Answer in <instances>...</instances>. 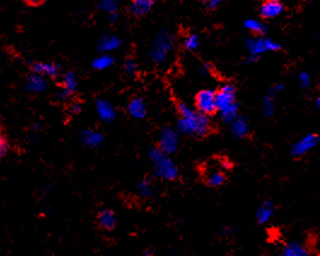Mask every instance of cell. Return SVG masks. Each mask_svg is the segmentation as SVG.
<instances>
[{"label": "cell", "mask_w": 320, "mask_h": 256, "mask_svg": "<svg viewBox=\"0 0 320 256\" xmlns=\"http://www.w3.org/2000/svg\"><path fill=\"white\" fill-rule=\"evenodd\" d=\"M127 113L130 114V116L136 118V120H142V118L145 117L146 114H148V109H146L144 99L140 97L131 99L130 103L127 104Z\"/></svg>", "instance_id": "14"}, {"label": "cell", "mask_w": 320, "mask_h": 256, "mask_svg": "<svg viewBox=\"0 0 320 256\" xmlns=\"http://www.w3.org/2000/svg\"><path fill=\"white\" fill-rule=\"evenodd\" d=\"M210 70H212V66H210V64H203V67H202V74L203 75H209Z\"/></svg>", "instance_id": "35"}, {"label": "cell", "mask_w": 320, "mask_h": 256, "mask_svg": "<svg viewBox=\"0 0 320 256\" xmlns=\"http://www.w3.org/2000/svg\"><path fill=\"white\" fill-rule=\"evenodd\" d=\"M233 233H235V230H233L232 227L226 226V227H222L221 229V235L225 236V237L231 236V235H233Z\"/></svg>", "instance_id": "34"}, {"label": "cell", "mask_w": 320, "mask_h": 256, "mask_svg": "<svg viewBox=\"0 0 320 256\" xmlns=\"http://www.w3.org/2000/svg\"><path fill=\"white\" fill-rule=\"evenodd\" d=\"M98 225L105 231H111L116 226V215L113 210L110 209H103L101 210L97 216Z\"/></svg>", "instance_id": "18"}, {"label": "cell", "mask_w": 320, "mask_h": 256, "mask_svg": "<svg viewBox=\"0 0 320 256\" xmlns=\"http://www.w3.org/2000/svg\"><path fill=\"white\" fill-rule=\"evenodd\" d=\"M319 136L315 133L306 134L305 137L297 140L296 143L293 144L291 146V155L295 157H302L308 153L310 150H313L319 144Z\"/></svg>", "instance_id": "8"}, {"label": "cell", "mask_w": 320, "mask_h": 256, "mask_svg": "<svg viewBox=\"0 0 320 256\" xmlns=\"http://www.w3.org/2000/svg\"><path fill=\"white\" fill-rule=\"evenodd\" d=\"M82 110V105L81 103H78V102H75V103H72V105H70V111H72L73 114L78 115L81 113Z\"/></svg>", "instance_id": "32"}, {"label": "cell", "mask_w": 320, "mask_h": 256, "mask_svg": "<svg viewBox=\"0 0 320 256\" xmlns=\"http://www.w3.org/2000/svg\"><path fill=\"white\" fill-rule=\"evenodd\" d=\"M299 82L302 88H308L310 86V82H312V79H310V75L308 73L301 72L299 74Z\"/></svg>", "instance_id": "30"}, {"label": "cell", "mask_w": 320, "mask_h": 256, "mask_svg": "<svg viewBox=\"0 0 320 256\" xmlns=\"http://www.w3.org/2000/svg\"><path fill=\"white\" fill-rule=\"evenodd\" d=\"M95 111H97L98 117L104 122H111L116 117V110L114 105L107 99H99L95 103Z\"/></svg>", "instance_id": "11"}, {"label": "cell", "mask_w": 320, "mask_h": 256, "mask_svg": "<svg viewBox=\"0 0 320 256\" xmlns=\"http://www.w3.org/2000/svg\"><path fill=\"white\" fill-rule=\"evenodd\" d=\"M114 63L115 58L110 53H102L93 59V62H92V68L102 72V70H107L109 68H111V67L114 66Z\"/></svg>", "instance_id": "21"}, {"label": "cell", "mask_w": 320, "mask_h": 256, "mask_svg": "<svg viewBox=\"0 0 320 256\" xmlns=\"http://www.w3.org/2000/svg\"><path fill=\"white\" fill-rule=\"evenodd\" d=\"M221 2L222 0H206V5L213 10V9H216L217 6L221 4Z\"/></svg>", "instance_id": "33"}, {"label": "cell", "mask_w": 320, "mask_h": 256, "mask_svg": "<svg viewBox=\"0 0 320 256\" xmlns=\"http://www.w3.org/2000/svg\"><path fill=\"white\" fill-rule=\"evenodd\" d=\"M173 41L171 34L167 30L158 31L155 39L152 41V47L149 52L150 59L156 66H165L169 59V54L172 52Z\"/></svg>", "instance_id": "4"}, {"label": "cell", "mask_w": 320, "mask_h": 256, "mask_svg": "<svg viewBox=\"0 0 320 256\" xmlns=\"http://www.w3.org/2000/svg\"><path fill=\"white\" fill-rule=\"evenodd\" d=\"M284 88H285V85H284V84H277L272 89H273V91L277 93V92H281V91H283Z\"/></svg>", "instance_id": "36"}, {"label": "cell", "mask_w": 320, "mask_h": 256, "mask_svg": "<svg viewBox=\"0 0 320 256\" xmlns=\"http://www.w3.org/2000/svg\"><path fill=\"white\" fill-rule=\"evenodd\" d=\"M121 45H122V41L117 35L108 34L99 40L98 51L102 53H111L113 51H116Z\"/></svg>", "instance_id": "15"}, {"label": "cell", "mask_w": 320, "mask_h": 256, "mask_svg": "<svg viewBox=\"0 0 320 256\" xmlns=\"http://www.w3.org/2000/svg\"><path fill=\"white\" fill-rule=\"evenodd\" d=\"M315 104H316V108H319L320 107V98L318 97L316 98V101H315Z\"/></svg>", "instance_id": "38"}, {"label": "cell", "mask_w": 320, "mask_h": 256, "mask_svg": "<svg viewBox=\"0 0 320 256\" xmlns=\"http://www.w3.org/2000/svg\"><path fill=\"white\" fill-rule=\"evenodd\" d=\"M206 181L209 186L212 187H219L221 186L223 182L226 181V177L223 174V172L221 171H212L207 174L206 177Z\"/></svg>", "instance_id": "24"}, {"label": "cell", "mask_w": 320, "mask_h": 256, "mask_svg": "<svg viewBox=\"0 0 320 256\" xmlns=\"http://www.w3.org/2000/svg\"><path fill=\"white\" fill-rule=\"evenodd\" d=\"M178 113L180 118L178 121V132L186 136L203 137L210 131L209 116L203 115L186 105L185 103L178 104Z\"/></svg>", "instance_id": "1"}, {"label": "cell", "mask_w": 320, "mask_h": 256, "mask_svg": "<svg viewBox=\"0 0 320 256\" xmlns=\"http://www.w3.org/2000/svg\"><path fill=\"white\" fill-rule=\"evenodd\" d=\"M230 124H231L232 134L238 139L245 138V137L249 134V131H250V126H249L248 120H246L245 117L238 116L237 118H235V120H233Z\"/></svg>", "instance_id": "19"}, {"label": "cell", "mask_w": 320, "mask_h": 256, "mask_svg": "<svg viewBox=\"0 0 320 256\" xmlns=\"http://www.w3.org/2000/svg\"><path fill=\"white\" fill-rule=\"evenodd\" d=\"M281 256H309V251L302 243L289 242L281 248Z\"/></svg>", "instance_id": "20"}, {"label": "cell", "mask_w": 320, "mask_h": 256, "mask_svg": "<svg viewBox=\"0 0 320 256\" xmlns=\"http://www.w3.org/2000/svg\"><path fill=\"white\" fill-rule=\"evenodd\" d=\"M9 150H10V143H9L8 136H6L3 127H0V161L8 155Z\"/></svg>", "instance_id": "28"}, {"label": "cell", "mask_w": 320, "mask_h": 256, "mask_svg": "<svg viewBox=\"0 0 320 256\" xmlns=\"http://www.w3.org/2000/svg\"><path fill=\"white\" fill-rule=\"evenodd\" d=\"M149 157L153 166L155 174L159 179L166 181H173L178 178L179 168L177 163L173 161L168 155H166L158 146L150 150Z\"/></svg>", "instance_id": "3"}, {"label": "cell", "mask_w": 320, "mask_h": 256, "mask_svg": "<svg viewBox=\"0 0 320 256\" xmlns=\"http://www.w3.org/2000/svg\"><path fill=\"white\" fill-rule=\"evenodd\" d=\"M262 109H264V113L267 117H271L274 115V111H276V92L273 89H270L267 94L264 97Z\"/></svg>", "instance_id": "22"}, {"label": "cell", "mask_w": 320, "mask_h": 256, "mask_svg": "<svg viewBox=\"0 0 320 256\" xmlns=\"http://www.w3.org/2000/svg\"><path fill=\"white\" fill-rule=\"evenodd\" d=\"M156 0H131L130 12L134 17H143L152 10Z\"/></svg>", "instance_id": "13"}, {"label": "cell", "mask_w": 320, "mask_h": 256, "mask_svg": "<svg viewBox=\"0 0 320 256\" xmlns=\"http://www.w3.org/2000/svg\"><path fill=\"white\" fill-rule=\"evenodd\" d=\"M195 104H196L198 113L207 115V116L215 114L217 111L215 91L210 88L200 91L195 98Z\"/></svg>", "instance_id": "6"}, {"label": "cell", "mask_w": 320, "mask_h": 256, "mask_svg": "<svg viewBox=\"0 0 320 256\" xmlns=\"http://www.w3.org/2000/svg\"><path fill=\"white\" fill-rule=\"evenodd\" d=\"M216 108L220 113L222 121L231 123L235 118L239 116V105L236 99V88L232 84H225L215 92Z\"/></svg>", "instance_id": "2"}, {"label": "cell", "mask_w": 320, "mask_h": 256, "mask_svg": "<svg viewBox=\"0 0 320 256\" xmlns=\"http://www.w3.org/2000/svg\"><path fill=\"white\" fill-rule=\"evenodd\" d=\"M153 255V251L151 250V249H146V250H144L143 252V256H152Z\"/></svg>", "instance_id": "37"}, {"label": "cell", "mask_w": 320, "mask_h": 256, "mask_svg": "<svg viewBox=\"0 0 320 256\" xmlns=\"http://www.w3.org/2000/svg\"><path fill=\"white\" fill-rule=\"evenodd\" d=\"M137 188H138L139 195L144 198H151L155 194V190H153V185L150 179L145 178L143 179L142 181L137 185Z\"/></svg>", "instance_id": "25"}, {"label": "cell", "mask_w": 320, "mask_h": 256, "mask_svg": "<svg viewBox=\"0 0 320 256\" xmlns=\"http://www.w3.org/2000/svg\"><path fill=\"white\" fill-rule=\"evenodd\" d=\"M246 50H248L249 56L260 58L261 54L267 52H276L281 49V45L277 41L270 39V38H264L258 35L255 38H250L245 43Z\"/></svg>", "instance_id": "5"}, {"label": "cell", "mask_w": 320, "mask_h": 256, "mask_svg": "<svg viewBox=\"0 0 320 256\" xmlns=\"http://www.w3.org/2000/svg\"><path fill=\"white\" fill-rule=\"evenodd\" d=\"M123 70L127 75L134 76L138 72V66L133 58H127L123 63Z\"/></svg>", "instance_id": "29"}, {"label": "cell", "mask_w": 320, "mask_h": 256, "mask_svg": "<svg viewBox=\"0 0 320 256\" xmlns=\"http://www.w3.org/2000/svg\"><path fill=\"white\" fill-rule=\"evenodd\" d=\"M274 210H276L274 204L272 203L271 201H265V202L258 208V210H256L255 214L256 221L261 223V225L267 223L272 219V216H273Z\"/></svg>", "instance_id": "16"}, {"label": "cell", "mask_w": 320, "mask_h": 256, "mask_svg": "<svg viewBox=\"0 0 320 256\" xmlns=\"http://www.w3.org/2000/svg\"><path fill=\"white\" fill-rule=\"evenodd\" d=\"M27 6H30V8H38V6L44 5L47 0H22Z\"/></svg>", "instance_id": "31"}, {"label": "cell", "mask_w": 320, "mask_h": 256, "mask_svg": "<svg viewBox=\"0 0 320 256\" xmlns=\"http://www.w3.org/2000/svg\"><path fill=\"white\" fill-rule=\"evenodd\" d=\"M284 11L281 0H264L260 6V16L264 20H273Z\"/></svg>", "instance_id": "10"}, {"label": "cell", "mask_w": 320, "mask_h": 256, "mask_svg": "<svg viewBox=\"0 0 320 256\" xmlns=\"http://www.w3.org/2000/svg\"><path fill=\"white\" fill-rule=\"evenodd\" d=\"M182 45H184V47L187 51H196L201 45L200 37H198L197 34L187 35V37L184 39V43H182Z\"/></svg>", "instance_id": "27"}, {"label": "cell", "mask_w": 320, "mask_h": 256, "mask_svg": "<svg viewBox=\"0 0 320 256\" xmlns=\"http://www.w3.org/2000/svg\"><path fill=\"white\" fill-rule=\"evenodd\" d=\"M31 73L43 75L44 78L57 79L60 75V67L52 62H34L30 64Z\"/></svg>", "instance_id": "9"}, {"label": "cell", "mask_w": 320, "mask_h": 256, "mask_svg": "<svg viewBox=\"0 0 320 256\" xmlns=\"http://www.w3.org/2000/svg\"><path fill=\"white\" fill-rule=\"evenodd\" d=\"M80 138H81V142L85 144V145L91 146V148H97V146L101 145L104 140L103 133L98 132V131L94 130H85L82 131L81 134H80Z\"/></svg>", "instance_id": "17"}, {"label": "cell", "mask_w": 320, "mask_h": 256, "mask_svg": "<svg viewBox=\"0 0 320 256\" xmlns=\"http://www.w3.org/2000/svg\"><path fill=\"white\" fill-rule=\"evenodd\" d=\"M25 88L30 93H43L47 88V81L46 78L43 75L37 74V73H30L27 76V81H25Z\"/></svg>", "instance_id": "12"}, {"label": "cell", "mask_w": 320, "mask_h": 256, "mask_svg": "<svg viewBox=\"0 0 320 256\" xmlns=\"http://www.w3.org/2000/svg\"><path fill=\"white\" fill-rule=\"evenodd\" d=\"M179 144H180V136H179L178 131L169 127L163 128L161 133H159L158 148L166 155L171 156L174 152H177V150L179 149Z\"/></svg>", "instance_id": "7"}, {"label": "cell", "mask_w": 320, "mask_h": 256, "mask_svg": "<svg viewBox=\"0 0 320 256\" xmlns=\"http://www.w3.org/2000/svg\"><path fill=\"white\" fill-rule=\"evenodd\" d=\"M244 27L248 29L249 31H251V33H254L256 35H264L265 31L267 30V27L265 25L264 23H261L260 21L258 20H252V18H250V20H246L244 22Z\"/></svg>", "instance_id": "26"}, {"label": "cell", "mask_w": 320, "mask_h": 256, "mask_svg": "<svg viewBox=\"0 0 320 256\" xmlns=\"http://www.w3.org/2000/svg\"><path fill=\"white\" fill-rule=\"evenodd\" d=\"M76 88H78V78H76L75 73L67 72L62 79V89L68 92L69 94H73Z\"/></svg>", "instance_id": "23"}]
</instances>
